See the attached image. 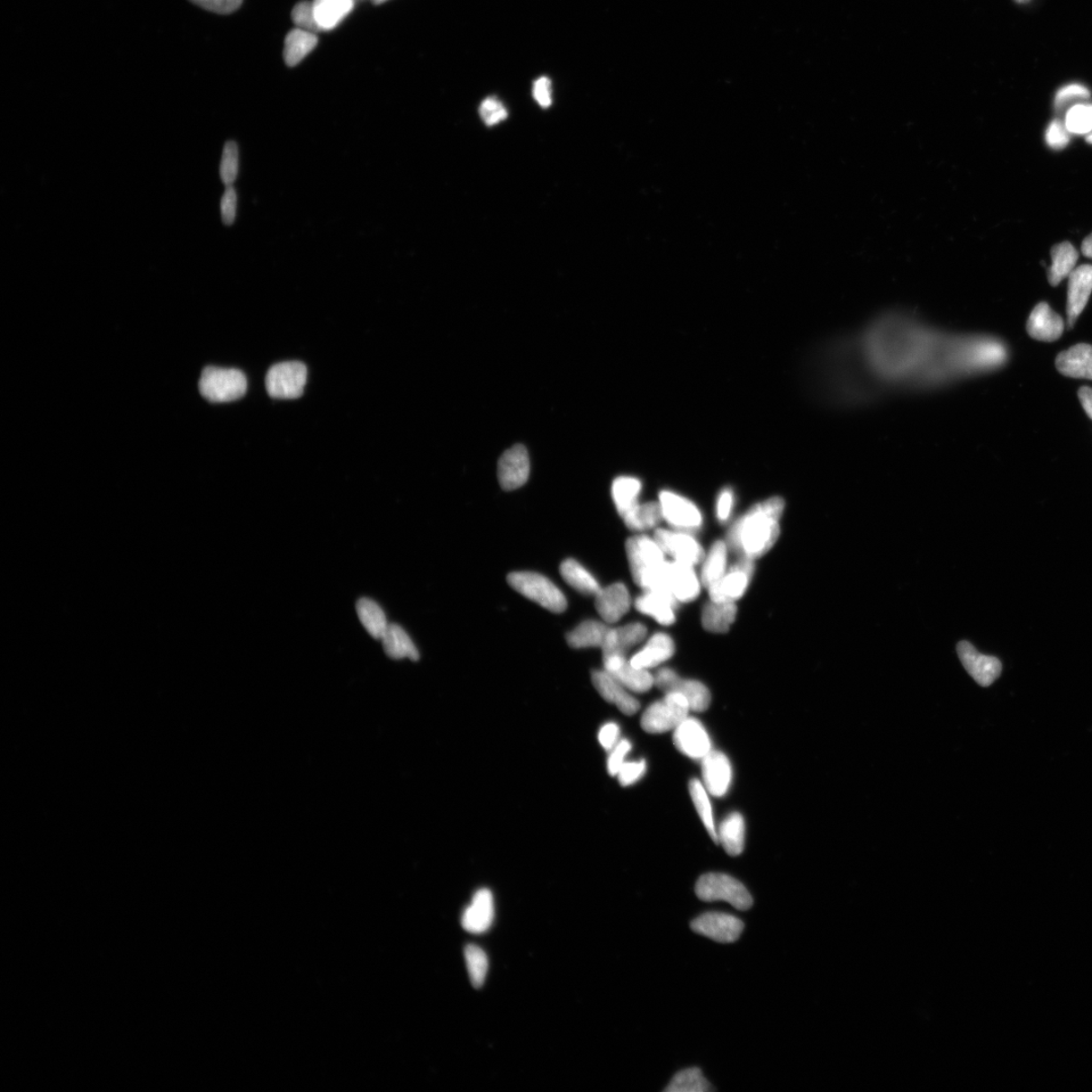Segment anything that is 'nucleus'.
<instances>
[{
  "mask_svg": "<svg viewBox=\"0 0 1092 1092\" xmlns=\"http://www.w3.org/2000/svg\"><path fill=\"white\" fill-rule=\"evenodd\" d=\"M843 355L856 388L931 391L992 371L1007 357L1003 342L940 329L913 315L874 320Z\"/></svg>",
  "mask_w": 1092,
  "mask_h": 1092,
  "instance_id": "1",
  "label": "nucleus"
},
{
  "mask_svg": "<svg viewBox=\"0 0 1092 1092\" xmlns=\"http://www.w3.org/2000/svg\"><path fill=\"white\" fill-rule=\"evenodd\" d=\"M784 508V500L779 497L752 507L730 529L727 546L750 560L766 555L779 538Z\"/></svg>",
  "mask_w": 1092,
  "mask_h": 1092,
  "instance_id": "2",
  "label": "nucleus"
},
{
  "mask_svg": "<svg viewBox=\"0 0 1092 1092\" xmlns=\"http://www.w3.org/2000/svg\"><path fill=\"white\" fill-rule=\"evenodd\" d=\"M645 591H662L674 596L678 602H691L700 593V582L693 565L664 562L645 584Z\"/></svg>",
  "mask_w": 1092,
  "mask_h": 1092,
  "instance_id": "3",
  "label": "nucleus"
},
{
  "mask_svg": "<svg viewBox=\"0 0 1092 1092\" xmlns=\"http://www.w3.org/2000/svg\"><path fill=\"white\" fill-rule=\"evenodd\" d=\"M199 389L203 397L212 403H226L245 395L248 380L239 369L208 366L203 369Z\"/></svg>",
  "mask_w": 1092,
  "mask_h": 1092,
  "instance_id": "4",
  "label": "nucleus"
},
{
  "mask_svg": "<svg viewBox=\"0 0 1092 1092\" xmlns=\"http://www.w3.org/2000/svg\"><path fill=\"white\" fill-rule=\"evenodd\" d=\"M695 892L702 901H726L742 911L750 909L754 903L745 885L726 874L708 873L701 876L696 883Z\"/></svg>",
  "mask_w": 1092,
  "mask_h": 1092,
  "instance_id": "5",
  "label": "nucleus"
},
{
  "mask_svg": "<svg viewBox=\"0 0 1092 1092\" xmlns=\"http://www.w3.org/2000/svg\"><path fill=\"white\" fill-rule=\"evenodd\" d=\"M509 585L524 597L530 599L544 609L554 613L566 609V599L552 581L543 574L532 572H517L509 574Z\"/></svg>",
  "mask_w": 1092,
  "mask_h": 1092,
  "instance_id": "6",
  "label": "nucleus"
},
{
  "mask_svg": "<svg viewBox=\"0 0 1092 1092\" xmlns=\"http://www.w3.org/2000/svg\"><path fill=\"white\" fill-rule=\"evenodd\" d=\"M690 706L683 695L667 693L662 700L653 703L642 717V727L648 734H663L675 730L689 717Z\"/></svg>",
  "mask_w": 1092,
  "mask_h": 1092,
  "instance_id": "7",
  "label": "nucleus"
},
{
  "mask_svg": "<svg viewBox=\"0 0 1092 1092\" xmlns=\"http://www.w3.org/2000/svg\"><path fill=\"white\" fill-rule=\"evenodd\" d=\"M307 383V367L300 361H286L269 368L266 385L274 399H297Z\"/></svg>",
  "mask_w": 1092,
  "mask_h": 1092,
  "instance_id": "8",
  "label": "nucleus"
},
{
  "mask_svg": "<svg viewBox=\"0 0 1092 1092\" xmlns=\"http://www.w3.org/2000/svg\"><path fill=\"white\" fill-rule=\"evenodd\" d=\"M654 685L664 694L683 695L689 703L690 709L693 711L703 712L709 708L711 695L708 687L695 680L682 679L671 669H662L656 672Z\"/></svg>",
  "mask_w": 1092,
  "mask_h": 1092,
  "instance_id": "9",
  "label": "nucleus"
},
{
  "mask_svg": "<svg viewBox=\"0 0 1092 1092\" xmlns=\"http://www.w3.org/2000/svg\"><path fill=\"white\" fill-rule=\"evenodd\" d=\"M626 548L632 578L638 586L647 573L666 561L656 541L645 536L627 539Z\"/></svg>",
  "mask_w": 1092,
  "mask_h": 1092,
  "instance_id": "10",
  "label": "nucleus"
},
{
  "mask_svg": "<svg viewBox=\"0 0 1092 1092\" xmlns=\"http://www.w3.org/2000/svg\"><path fill=\"white\" fill-rule=\"evenodd\" d=\"M754 574L753 560L741 557L716 584L708 588L712 601L736 602L745 593Z\"/></svg>",
  "mask_w": 1092,
  "mask_h": 1092,
  "instance_id": "11",
  "label": "nucleus"
},
{
  "mask_svg": "<svg viewBox=\"0 0 1092 1092\" xmlns=\"http://www.w3.org/2000/svg\"><path fill=\"white\" fill-rule=\"evenodd\" d=\"M744 927L740 918L722 913H706L691 923L693 932L722 943L736 942Z\"/></svg>",
  "mask_w": 1092,
  "mask_h": 1092,
  "instance_id": "12",
  "label": "nucleus"
},
{
  "mask_svg": "<svg viewBox=\"0 0 1092 1092\" xmlns=\"http://www.w3.org/2000/svg\"><path fill=\"white\" fill-rule=\"evenodd\" d=\"M654 540L664 555H671L676 562L694 566L704 560L702 546L687 533L658 529L654 533Z\"/></svg>",
  "mask_w": 1092,
  "mask_h": 1092,
  "instance_id": "13",
  "label": "nucleus"
},
{
  "mask_svg": "<svg viewBox=\"0 0 1092 1092\" xmlns=\"http://www.w3.org/2000/svg\"><path fill=\"white\" fill-rule=\"evenodd\" d=\"M530 474V459L528 449L522 445H516L505 451L498 464V478L505 491L521 488L528 481Z\"/></svg>",
  "mask_w": 1092,
  "mask_h": 1092,
  "instance_id": "14",
  "label": "nucleus"
},
{
  "mask_svg": "<svg viewBox=\"0 0 1092 1092\" xmlns=\"http://www.w3.org/2000/svg\"><path fill=\"white\" fill-rule=\"evenodd\" d=\"M957 652L969 675L982 687H988L995 682L1003 670L998 659L977 652L970 643H959Z\"/></svg>",
  "mask_w": 1092,
  "mask_h": 1092,
  "instance_id": "15",
  "label": "nucleus"
},
{
  "mask_svg": "<svg viewBox=\"0 0 1092 1092\" xmlns=\"http://www.w3.org/2000/svg\"><path fill=\"white\" fill-rule=\"evenodd\" d=\"M660 505L663 519L672 527L682 530H695L701 527L702 515L699 509L675 492H662Z\"/></svg>",
  "mask_w": 1092,
  "mask_h": 1092,
  "instance_id": "16",
  "label": "nucleus"
},
{
  "mask_svg": "<svg viewBox=\"0 0 1092 1092\" xmlns=\"http://www.w3.org/2000/svg\"><path fill=\"white\" fill-rule=\"evenodd\" d=\"M674 744L679 752L693 760H703L711 750V742L701 722L687 717L674 730Z\"/></svg>",
  "mask_w": 1092,
  "mask_h": 1092,
  "instance_id": "17",
  "label": "nucleus"
},
{
  "mask_svg": "<svg viewBox=\"0 0 1092 1092\" xmlns=\"http://www.w3.org/2000/svg\"><path fill=\"white\" fill-rule=\"evenodd\" d=\"M1069 277L1067 322L1069 329H1072L1086 309L1092 293V266L1085 265L1074 268Z\"/></svg>",
  "mask_w": 1092,
  "mask_h": 1092,
  "instance_id": "18",
  "label": "nucleus"
},
{
  "mask_svg": "<svg viewBox=\"0 0 1092 1092\" xmlns=\"http://www.w3.org/2000/svg\"><path fill=\"white\" fill-rule=\"evenodd\" d=\"M605 671L630 691L645 693L654 685V677L645 669H637L624 655H609L603 658Z\"/></svg>",
  "mask_w": 1092,
  "mask_h": 1092,
  "instance_id": "19",
  "label": "nucleus"
},
{
  "mask_svg": "<svg viewBox=\"0 0 1092 1092\" xmlns=\"http://www.w3.org/2000/svg\"><path fill=\"white\" fill-rule=\"evenodd\" d=\"M703 785L706 790L716 798H722L728 790L733 779L732 765L724 753L711 751L702 760Z\"/></svg>",
  "mask_w": 1092,
  "mask_h": 1092,
  "instance_id": "20",
  "label": "nucleus"
},
{
  "mask_svg": "<svg viewBox=\"0 0 1092 1092\" xmlns=\"http://www.w3.org/2000/svg\"><path fill=\"white\" fill-rule=\"evenodd\" d=\"M1064 328L1063 319L1045 302L1033 308L1026 324V330L1031 338L1042 342L1058 340L1061 338Z\"/></svg>",
  "mask_w": 1092,
  "mask_h": 1092,
  "instance_id": "21",
  "label": "nucleus"
},
{
  "mask_svg": "<svg viewBox=\"0 0 1092 1092\" xmlns=\"http://www.w3.org/2000/svg\"><path fill=\"white\" fill-rule=\"evenodd\" d=\"M592 681L597 691L604 699L618 706V709L627 716H634L640 708L639 702L627 692L628 689L609 672L605 670L593 672Z\"/></svg>",
  "mask_w": 1092,
  "mask_h": 1092,
  "instance_id": "22",
  "label": "nucleus"
},
{
  "mask_svg": "<svg viewBox=\"0 0 1092 1092\" xmlns=\"http://www.w3.org/2000/svg\"><path fill=\"white\" fill-rule=\"evenodd\" d=\"M494 921V898L489 889H481L474 894L473 901L465 910L462 925L466 932L482 934L490 929Z\"/></svg>",
  "mask_w": 1092,
  "mask_h": 1092,
  "instance_id": "23",
  "label": "nucleus"
},
{
  "mask_svg": "<svg viewBox=\"0 0 1092 1092\" xmlns=\"http://www.w3.org/2000/svg\"><path fill=\"white\" fill-rule=\"evenodd\" d=\"M631 605L628 590L621 582L601 589L596 595V609L606 623L618 622Z\"/></svg>",
  "mask_w": 1092,
  "mask_h": 1092,
  "instance_id": "24",
  "label": "nucleus"
},
{
  "mask_svg": "<svg viewBox=\"0 0 1092 1092\" xmlns=\"http://www.w3.org/2000/svg\"><path fill=\"white\" fill-rule=\"evenodd\" d=\"M1056 367L1065 376L1092 381V345L1081 343L1061 352Z\"/></svg>",
  "mask_w": 1092,
  "mask_h": 1092,
  "instance_id": "25",
  "label": "nucleus"
},
{
  "mask_svg": "<svg viewBox=\"0 0 1092 1092\" xmlns=\"http://www.w3.org/2000/svg\"><path fill=\"white\" fill-rule=\"evenodd\" d=\"M678 605L674 596L662 591H645L636 600V609L663 624L671 626L676 620L675 609Z\"/></svg>",
  "mask_w": 1092,
  "mask_h": 1092,
  "instance_id": "26",
  "label": "nucleus"
},
{
  "mask_svg": "<svg viewBox=\"0 0 1092 1092\" xmlns=\"http://www.w3.org/2000/svg\"><path fill=\"white\" fill-rule=\"evenodd\" d=\"M675 653L672 639L664 634L653 636L642 651L632 656L629 661L637 669H651L670 660Z\"/></svg>",
  "mask_w": 1092,
  "mask_h": 1092,
  "instance_id": "27",
  "label": "nucleus"
},
{
  "mask_svg": "<svg viewBox=\"0 0 1092 1092\" xmlns=\"http://www.w3.org/2000/svg\"><path fill=\"white\" fill-rule=\"evenodd\" d=\"M647 629L642 623L627 624L626 627L610 629L602 646L603 658L609 655H624L631 647L642 643Z\"/></svg>",
  "mask_w": 1092,
  "mask_h": 1092,
  "instance_id": "28",
  "label": "nucleus"
},
{
  "mask_svg": "<svg viewBox=\"0 0 1092 1092\" xmlns=\"http://www.w3.org/2000/svg\"><path fill=\"white\" fill-rule=\"evenodd\" d=\"M384 650L391 659L418 661L420 654L407 632L398 624H389L382 638Z\"/></svg>",
  "mask_w": 1092,
  "mask_h": 1092,
  "instance_id": "29",
  "label": "nucleus"
},
{
  "mask_svg": "<svg viewBox=\"0 0 1092 1092\" xmlns=\"http://www.w3.org/2000/svg\"><path fill=\"white\" fill-rule=\"evenodd\" d=\"M317 44L318 37L315 32L299 28L291 31L285 38L284 50L287 67L293 68L301 63L314 50Z\"/></svg>",
  "mask_w": 1092,
  "mask_h": 1092,
  "instance_id": "30",
  "label": "nucleus"
},
{
  "mask_svg": "<svg viewBox=\"0 0 1092 1092\" xmlns=\"http://www.w3.org/2000/svg\"><path fill=\"white\" fill-rule=\"evenodd\" d=\"M313 4L316 21L321 31L338 27L355 7V0H314Z\"/></svg>",
  "mask_w": 1092,
  "mask_h": 1092,
  "instance_id": "31",
  "label": "nucleus"
},
{
  "mask_svg": "<svg viewBox=\"0 0 1092 1092\" xmlns=\"http://www.w3.org/2000/svg\"><path fill=\"white\" fill-rule=\"evenodd\" d=\"M718 835V842L729 856H740L745 847V826L742 815L734 812L722 821Z\"/></svg>",
  "mask_w": 1092,
  "mask_h": 1092,
  "instance_id": "32",
  "label": "nucleus"
},
{
  "mask_svg": "<svg viewBox=\"0 0 1092 1092\" xmlns=\"http://www.w3.org/2000/svg\"><path fill=\"white\" fill-rule=\"evenodd\" d=\"M737 609L735 602L710 601L702 612L703 627L713 634H725L735 622Z\"/></svg>",
  "mask_w": 1092,
  "mask_h": 1092,
  "instance_id": "33",
  "label": "nucleus"
},
{
  "mask_svg": "<svg viewBox=\"0 0 1092 1092\" xmlns=\"http://www.w3.org/2000/svg\"><path fill=\"white\" fill-rule=\"evenodd\" d=\"M1051 257L1052 266L1049 268L1048 279L1051 285L1057 286L1073 272L1078 264V252L1070 242H1063L1054 246Z\"/></svg>",
  "mask_w": 1092,
  "mask_h": 1092,
  "instance_id": "34",
  "label": "nucleus"
},
{
  "mask_svg": "<svg viewBox=\"0 0 1092 1092\" xmlns=\"http://www.w3.org/2000/svg\"><path fill=\"white\" fill-rule=\"evenodd\" d=\"M611 628L602 622L588 620L580 624L566 636V642L573 648L601 647Z\"/></svg>",
  "mask_w": 1092,
  "mask_h": 1092,
  "instance_id": "35",
  "label": "nucleus"
},
{
  "mask_svg": "<svg viewBox=\"0 0 1092 1092\" xmlns=\"http://www.w3.org/2000/svg\"><path fill=\"white\" fill-rule=\"evenodd\" d=\"M358 618L369 635L375 639L383 638L389 623L382 607L368 598H361L356 604Z\"/></svg>",
  "mask_w": 1092,
  "mask_h": 1092,
  "instance_id": "36",
  "label": "nucleus"
},
{
  "mask_svg": "<svg viewBox=\"0 0 1092 1092\" xmlns=\"http://www.w3.org/2000/svg\"><path fill=\"white\" fill-rule=\"evenodd\" d=\"M727 545L724 541H717L705 556L701 571V582L709 588L716 584L726 573Z\"/></svg>",
  "mask_w": 1092,
  "mask_h": 1092,
  "instance_id": "37",
  "label": "nucleus"
},
{
  "mask_svg": "<svg viewBox=\"0 0 1092 1092\" xmlns=\"http://www.w3.org/2000/svg\"><path fill=\"white\" fill-rule=\"evenodd\" d=\"M561 574L571 587L582 594L596 596L602 589L592 574L574 560H566L561 564Z\"/></svg>",
  "mask_w": 1092,
  "mask_h": 1092,
  "instance_id": "38",
  "label": "nucleus"
},
{
  "mask_svg": "<svg viewBox=\"0 0 1092 1092\" xmlns=\"http://www.w3.org/2000/svg\"><path fill=\"white\" fill-rule=\"evenodd\" d=\"M662 519L663 517L661 505L655 502L637 504L622 516L627 527L636 531L654 528Z\"/></svg>",
  "mask_w": 1092,
  "mask_h": 1092,
  "instance_id": "39",
  "label": "nucleus"
},
{
  "mask_svg": "<svg viewBox=\"0 0 1092 1092\" xmlns=\"http://www.w3.org/2000/svg\"><path fill=\"white\" fill-rule=\"evenodd\" d=\"M640 490L642 483L636 478L620 477L613 482L612 498L621 517L638 504Z\"/></svg>",
  "mask_w": 1092,
  "mask_h": 1092,
  "instance_id": "40",
  "label": "nucleus"
},
{
  "mask_svg": "<svg viewBox=\"0 0 1092 1092\" xmlns=\"http://www.w3.org/2000/svg\"><path fill=\"white\" fill-rule=\"evenodd\" d=\"M689 790L698 815H699L703 825L705 826L706 829H708L712 841L716 844H719L716 823H714L711 803L708 798V791L706 790L705 786L698 779H692L691 781H690Z\"/></svg>",
  "mask_w": 1092,
  "mask_h": 1092,
  "instance_id": "41",
  "label": "nucleus"
},
{
  "mask_svg": "<svg viewBox=\"0 0 1092 1092\" xmlns=\"http://www.w3.org/2000/svg\"><path fill=\"white\" fill-rule=\"evenodd\" d=\"M710 1090V1083L704 1078L701 1069H698V1067H692V1069L678 1072L663 1091L708 1092Z\"/></svg>",
  "mask_w": 1092,
  "mask_h": 1092,
  "instance_id": "42",
  "label": "nucleus"
},
{
  "mask_svg": "<svg viewBox=\"0 0 1092 1092\" xmlns=\"http://www.w3.org/2000/svg\"><path fill=\"white\" fill-rule=\"evenodd\" d=\"M465 957L474 987L482 988L486 979L489 966L486 953L480 947L469 945L465 950Z\"/></svg>",
  "mask_w": 1092,
  "mask_h": 1092,
  "instance_id": "43",
  "label": "nucleus"
},
{
  "mask_svg": "<svg viewBox=\"0 0 1092 1092\" xmlns=\"http://www.w3.org/2000/svg\"><path fill=\"white\" fill-rule=\"evenodd\" d=\"M1065 127L1070 134L1092 133V104L1074 105L1066 114Z\"/></svg>",
  "mask_w": 1092,
  "mask_h": 1092,
  "instance_id": "44",
  "label": "nucleus"
},
{
  "mask_svg": "<svg viewBox=\"0 0 1092 1092\" xmlns=\"http://www.w3.org/2000/svg\"><path fill=\"white\" fill-rule=\"evenodd\" d=\"M239 172V148L234 141H228L221 155L220 176L226 186L233 185Z\"/></svg>",
  "mask_w": 1092,
  "mask_h": 1092,
  "instance_id": "45",
  "label": "nucleus"
},
{
  "mask_svg": "<svg viewBox=\"0 0 1092 1092\" xmlns=\"http://www.w3.org/2000/svg\"><path fill=\"white\" fill-rule=\"evenodd\" d=\"M292 18L299 29L315 32V34L321 31L316 21L313 3L302 2L295 5L292 13Z\"/></svg>",
  "mask_w": 1092,
  "mask_h": 1092,
  "instance_id": "46",
  "label": "nucleus"
},
{
  "mask_svg": "<svg viewBox=\"0 0 1092 1092\" xmlns=\"http://www.w3.org/2000/svg\"><path fill=\"white\" fill-rule=\"evenodd\" d=\"M480 113L484 124L489 127L499 124V122H503L508 117L505 106L495 97L486 98L482 103Z\"/></svg>",
  "mask_w": 1092,
  "mask_h": 1092,
  "instance_id": "47",
  "label": "nucleus"
},
{
  "mask_svg": "<svg viewBox=\"0 0 1092 1092\" xmlns=\"http://www.w3.org/2000/svg\"><path fill=\"white\" fill-rule=\"evenodd\" d=\"M1046 142L1054 150H1061L1069 144L1070 133L1061 121L1054 120L1050 122L1046 131Z\"/></svg>",
  "mask_w": 1092,
  "mask_h": 1092,
  "instance_id": "48",
  "label": "nucleus"
},
{
  "mask_svg": "<svg viewBox=\"0 0 1092 1092\" xmlns=\"http://www.w3.org/2000/svg\"><path fill=\"white\" fill-rule=\"evenodd\" d=\"M646 771L645 761L626 762L620 768L618 777L622 786L634 785L642 778Z\"/></svg>",
  "mask_w": 1092,
  "mask_h": 1092,
  "instance_id": "49",
  "label": "nucleus"
},
{
  "mask_svg": "<svg viewBox=\"0 0 1092 1092\" xmlns=\"http://www.w3.org/2000/svg\"><path fill=\"white\" fill-rule=\"evenodd\" d=\"M237 194L233 185L226 186L223 198L221 201V221L226 226H231L236 219Z\"/></svg>",
  "mask_w": 1092,
  "mask_h": 1092,
  "instance_id": "50",
  "label": "nucleus"
},
{
  "mask_svg": "<svg viewBox=\"0 0 1092 1092\" xmlns=\"http://www.w3.org/2000/svg\"><path fill=\"white\" fill-rule=\"evenodd\" d=\"M191 2L207 11L229 14L237 11L241 6L243 0H191Z\"/></svg>",
  "mask_w": 1092,
  "mask_h": 1092,
  "instance_id": "51",
  "label": "nucleus"
},
{
  "mask_svg": "<svg viewBox=\"0 0 1092 1092\" xmlns=\"http://www.w3.org/2000/svg\"><path fill=\"white\" fill-rule=\"evenodd\" d=\"M630 750L631 744L627 740H620L616 745L609 758V772L611 776H618L620 768L626 763L627 755Z\"/></svg>",
  "mask_w": 1092,
  "mask_h": 1092,
  "instance_id": "52",
  "label": "nucleus"
},
{
  "mask_svg": "<svg viewBox=\"0 0 1092 1092\" xmlns=\"http://www.w3.org/2000/svg\"><path fill=\"white\" fill-rule=\"evenodd\" d=\"M1089 96V90L1086 86L1072 84L1058 90L1055 96V104L1056 106H1061L1063 104L1073 100V98H1088Z\"/></svg>",
  "mask_w": 1092,
  "mask_h": 1092,
  "instance_id": "53",
  "label": "nucleus"
},
{
  "mask_svg": "<svg viewBox=\"0 0 1092 1092\" xmlns=\"http://www.w3.org/2000/svg\"><path fill=\"white\" fill-rule=\"evenodd\" d=\"M620 728L614 722L606 724L600 729L598 735V740L600 742L602 748L607 752H611L616 745L619 743Z\"/></svg>",
  "mask_w": 1092,
  "mask_h": 1092,
  "instance_id": "54",
  "label": "nucleus"
},
{
  "mask_svg": "<svg viewBox=\"0 0 1092 1092\" xmlns=\"http://www.w3.org/2000/svg\"><path fill=\"white\" fill-rule=\"evenodd\" d=\"M550 86L552 84H550L548 78L540 77L536 81L535 86H533V95H535L537 102L543 108H548L552 104V90H550Z\"/></svg>",
  "mask_w": 1092,
  "mask_h": 1092,
  "instance_id": "55",
  "label": "nucleus"
},
{
  "mask_svg": "<svg viewBox=\"0 0 1092 1092\" xmlns=\"http://www.w3.org/2000/svg\"><path fill=\"white\" fill-rule=\"evenodd\" d=\"M734 506V492L726 489L720 492L717 504V519L721 522L728 520Z\"/></svg>",
  "mask_w": 1092,
  "mask_h": 1092,
  "instance_id": "56",
  "label": "nucleus"
},
{
  "mask_svg": "<svg viewBox=\"0 0 1092 1092\" xmlns=\"http://www.w3.org/2000/svg\"><path fill=\"white\" fill-rule=\"evenodd\" d=\"M1078 398L1083 409L1086 411V413L1090 419H1092V389L1088 387L1080 388L1078 391Z\"/></svg>",
  "mask_w": 1092,
  "mask_h": 1092,
  "instance_id": "57",
  "label": "nucleus"
},
{
  "mask_svg": "<svg viewBox=\"0 0 1092 1092\" xmlns=\"http://www.w3.org/2000/svg\"><path fill=\"white\" fill-rule=\"evenodd\" d=\"M1081 251L1083 256L1092 259V233L1083 240Z\"/></svg>",
  "mask_w": 1092,
  "mask_h": 1092,
  "instance_id": "58",
  "label": "nucleus"
},
{
  "mask_svg": "<svg viewBox=\"0 0 1092 1092\" xmlns=\"http://www.w3.org/2000/svg\"><path fill=\"white\" fill-rule=\"evenodd\" d=\"M373 2H374V4H375V5H382V4L385 3V2H388V0H373Z\"/></svg>",
  "mask_w": 1092,
  "mask_h": 1092,
  "instance_id": "59",
  "label": "nucleus"
},
{
  "mask_svg": "<svg viewBox=\"0 0 1092 1092\" xmlns=\"http://www.w3.org/2000/svg\"><path fill=\"white\" fill-rule=\"evenodd\" d=\"M1087 142L1092 145V133H1090L1089 135H1087Z\"/></svg>",
  "mask_w": 1092,
  "mask_h": 1092,
  "instance_id": "60",
  "label": "nucleus"
},
{
  "mask_svg": "<svg viewBox=\"0 0 1092 1092\" xmlns=\"http://www.w3.org/2000/svg\"><path fill=\"white\" fill-rule=\"evenodd\" d=\"M1016 2L1022 3V2H1026V0H1016Z\"/></svg>",
  "mask_w": 1092,
  "mask_h": 1092,
  "instance_id": "61",
  "label": "nucleus"
}]
</instances>
